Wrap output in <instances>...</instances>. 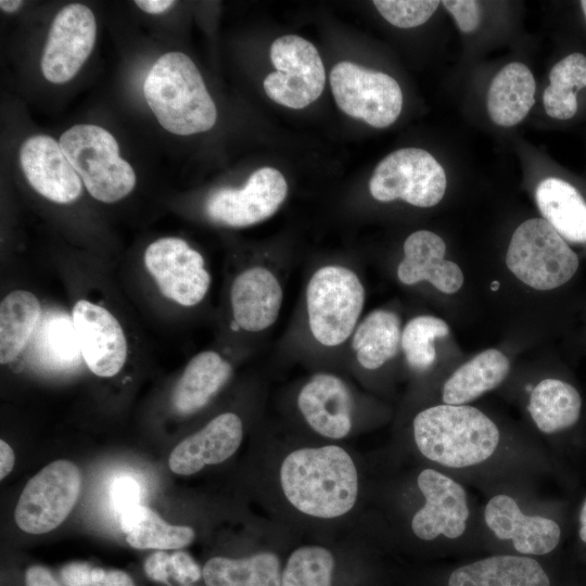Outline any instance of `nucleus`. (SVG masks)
Returning <instances> with one entry per match:
<instances>
[{
  "label": "nucleus",
  "mask_w": 586,
  "mask_h": 586,
  "mask_svg": "<svg viewBox=\"0 0 586 586\" xmlns=\"http://www.w3.org/2000/svg\"><path fill=\"white\" fill-rule=\"evenodd\" d=\"M23 4H24V1H21V0H1L0 1L1 10L7 13H13L17 11Z\"/></svg>",
  "instance_id": "nucleus-47"
},
{
  "label": "nucleus",
  "mask_w": 586,
  "mask_h": 586,
  "mask_svg": "<svg viewBox=\"0 0 586 586\" xmlns=\"http://www.w3.org/2000/svg\"><path fill=\"white\" fill-rule=\"evenodd\" d=\"M41 319V306L29 291L9 293L0 304V362L13 361L25 348Z\"/></svg>",
  "instance_id": "nucleus-32"
},
{
  "label": "nucleus",
  "mask_w": 586,
  "mask_h": 586,
  "mask_svg": "<svg viewBox=\"0 0 586 586\" xmlns=\"http://www.w3.org/2000/svg\"><path fill=\"white\" fill-rule=\"evenodd\" d=\"M447 178L442 165L425 150L404 148L390 153L375 167L369 191L379 202L402 200L430 208L445 195Z\"/></svg>",
  "instance_id": "nucleus-8"
},
{
  "label": "nucleus",
  "mask_w": 586,
  "mask_h": 586,
  "mask_svg": "<svg viewBox=\"0 0 586 586\" xmlns=\"http://www.w3.org/2000/svg\"><path fill=\"white\" fill-rule=\"evenodd\" d=\"M578 268L576 252L542 217L517 226L498 263L470 265L479 303L500 318L515 345L538 340L540 301L569 283Z\"/></svg>",
  "instance_id": "nucleus-1"
},
{
  "label": "nucleus",
  "mask_w": 586,
  "mask_h": 586,
  "mask_svg": "<svg viewBox=\"0 0 586 586\" xmlns=\"http://www.w3.org/2000/svg\"><path fill=\"white\" fill-rule=\"evenodd\" d=\"M395 276L404 286H425L448 319L479 303L470 265L454 258L445 240L432 230H416L405 239Z\"/></svg>",
  "instance_id": "nucleus-5"
},
{
  "label": "nucleus",
  "mask_w": 586,
  "mask_h": 586,
  "mask_svg": "<svg viewBox=\"0 0 586 586\" xmlns=\"http://www.w3.org/2000/svg\"><path fill=\"white\" fill-rule=\"evenodd\" d=\"M97 37V22L85 4L62 8L50 27L41 58L47 80L64 84L71 80L90 55Z\"/></svg>",
  "instance_id": "nucleus-15"
},
{
  "label": "nucleus",
  "mask_w": 586,
  "mask_h": 586,
  "mask_svg": "<svg viewBox=\"0 0 586 586\" xmlns=\"http://www.w3.org/2000/svg\"><path fill=\"white\" fill-rule=\"evenodd\" d=\"M440 1L433 0H374L379 13L392 25L412 28L424 24L436 11Z\"/></svg>",
  "instance_id": "nucleus-36"
},
{
  "label": "nucleus",
  "mask_w": 586,
  "mask_h": 586,
  "mask_svg": "<svg viewBox=\"0 0 586 586\" xmlns=\"http://www.w3.org/2000/svg\"><path fill=\"white\" fill-rule=\"evenodd\" d=\"M20 162L29 184L43 198L68 204L81 193V179L52 137L36 135L20 150Z\"/></svg>",
  "instance_id": "nucleus-18"
},
{
  "label": "nucleus",
  "mask_w": 586,
  "mask_h": 586,
  "mask_svg": "<svg viewBox=\"0 0 586 586\" xmlns=\"http://www.w3.org/2000/svg\"><path fill=\"white\" fill-rule=\"evenodd\" d=\"M144 264L161 293L182 306H194L206 295L211 276L203 256L180 238H161L144 252Z\"/></svg>",
  "instance_id": "nucleus-13"
},
{
  "label": "nucleus",
  "mask_w": 586,
  "mask_h": 586,
  "mask_svg": "<svg viewBox=\"0 0 586 586\" xmlns=\"http://www.w3.org/2000/svg\"><path fill=\"white\" fill-rule=\"evenodd\" d=\"M146 576L157 583H169L171 578L170 555L158 550L150 555L143 564Z\"/></svg>",
  "instance_id": "nucleus-40"
},
{
  "label": "nucleus",
  "mask_w": 586,
  "mask_h": 586,
  "mask_svg": "<svg viewBox=\"0 0 586 586\" xmlns=\"http://www.w3.org/2000/svg\"><path fill=\"white\" fill-rule=\"evenodd\" d=\"M72 319L89 370L103 378L118 373L127 358V341L115 316L102 306L79 300Z\"/></svg>",
  "instance_id": "nucleus-17"
},
{
  "label": "nucleus",
  "mask_w": 586,
  "mask_h": 586,
  "mask_svg": "<svg viewBox=\"0 0 586 586\" xmlns=\"http://www.w3.org/2000/svg\"><path fill=\"white\" fill-rule=\"evenodd\" d=\"M534 199L542 218L568 243L586 244V200L574 186L560 178H545Z\"/></svg>",
  "instance_id": "nucleus-26"
},
{
  "label": "nucleus",
  "mask_w": 586,
  "mask_h": 586,
  "mask_svg": "<svg viewBox=\"0 0 586 586\" xmlns=\"http://www.w3.org/2000/svg\"><path fill=\"white\" fill-rule=\"evenodd\" d=\"M14 453L10 445L0 441V479L3 480L13 469Z\"/></svg>",
  "instance_id": "nucleus-45"
},
{
  "label": "nucleus",
  "mask_w": 586,
  "mask_h": 586,
  "mask_svg": "<svg viewBox=\"0 0 586 586\" xmlns=\"http://www.w3.org/2000/svg\"><path fill=\"white\" fill-rule=\"evenodd\" d=\"M279 481L289 504L317 519H336L348 513L359 494L353 458L333 444L289 453L281 462Z\"/></svg>",
  "instance_id": "nucleus-3"
},
{
  "label": "nucleus",
  "mask_w": 586,
  "mask_h": 586,
  "mask_svg": "<svg viewBox=\"0 0 586 586\" xmlns=\"http://www.w3.org/2000/svg\"><path fill=\"white\" fill-rule=\"evenodd\" d=\"M81 488V474L68 460L46 466L25 485L14 511L17 526L29 534L56 528L74 508Z\"/></svg>",
  "instance_id": "nucleus-10"
},
{
  "label": "nucleus",
  "mask_w": 586,
  "mask_h": 586,
  "mask_svg": "<svg viewBox=\"0 0 586 586\" xmlns=\"http://www.w3.org/2000/svg\"><path fill=\"white\" fill-rule=\"evenodd\" d=\"M513 358L501 347L484 348L460 360L445 375L440 387L444 405H471L502 386L511 377Z\"/></svg>",
  "instance_id": "nucleus-19"
},
{
  "label": "nucleus",
  "mask_w": 586,
  "mask_h": 586,
  "mask_svg": "<svg viewBox=\"0 0 586 586\" xmlns=\"http://www.w3.org/2000/svg\"><path fill=\"white\" fill-rule=\"evenodd\" d=\"M543 93L546 113L556 119L572 118L578 107L576 93L586 87V56L572 53L556 63Z\"/></svg>",
  "instance_id": "nucleus-34"
},
{
  "label": "nucleus",
  "mask_w": 586,
  "mask_h": 586,
  "mask_svg": "<svg viewBox=\"0 0 586 586\" xmlns=\"http://www.w3.org/2000/svg\"><path fill=\"white\" fill-rule=\"evenodd\" d=\"M448 586H550V579L532 557L496 555L457 568Z\"/></svg>",
  "instance_id": "nucleus-25"
},
{
  "label": "nucleus",
  "mask_w": 586,
  "mask_h": 586,
  "mask_svg": "<svg viewBox=\"0 0 586 586\" xmlns=\"http://www.w3.org/2000/svg\"><path fill=\"white\" fill-rule=\"evenodd\" d=\"M536 84L530 68L520 62L504 66L487 92V112L498 126L511 127L528 114L535 102Z\"/></svg>",
  "instance_id": "nucleus-28"
},
{
  "label": "nucleus",
  "mask_w": 586,
  "mask_h": 586,
  "mask_svg": "<svg viewBox=\"0 0 586 586\" xmlns=\"http://www.w3.org/2000/svg\"><path fill=\"white\" fill-rule=\"evenodd\" d=\"M444 8L453 15L457 26L462 33L474 31L481 22V8L473 0H445Z\"/></svg>",
  "instance_id": "nucleus-38"
},
{
  "label": "nucleus",
  "mask_w": 586,
  "mask_h": 586,
  "mask_svg": "<svg viewBox=\"0 0 586 586\" xmlns=\"http://www.w3.org/2000/svg\"><path fill=\"white\" fill-rule=\"evenodd\" d=\"M297 407L307 424L319 435L341 440L353 424V398L346 383L329 372L314 374L297 395Z\"/></svg>",
  "instance_id": "nucleus-20"
},
{
  "label": "nucleus",
  "mask_w": 586,
  "mask_h": 586,
  "mask_svg": "<svg viewBox=\"0 0 586 586\" xmlns=\"http://www.w3.org/2000/svg\"><path fill=\"white\" fill-rule=\"evenodd\" d=\"M189 586H192V585H189Z\"/></svg>",
  "instance_id": "nucleus-49"
},
{
  "label": "nucleus",
  "mask_w": 586,
  "mask_h": 586,
  "mask_svg": "<svg viewBox=\"0 0 586 586\" xmlns=\"http://www.w3.org/2000/svg\"><path fill=\"white\" fill-rule=\"evenodd\" d=\"M25 586H61L52 572L43 565H31L25 572Z\"/></svg>",
  "instance_id": "nucleus-42"
},
{
  "label": "nucleus",
  "mask_w": 586,
  "mask_h": 586,
  "mask_svg": "<svg viewBox=\"0 0 586 586\" xmlns=\"http://www.w3.org/2000/svg\"><path fill=\"white\" fill-rule=\"evenodd\" d=\"M365 300V286L354 270L341 265L318 268L305 292L313 337L327 347L346 342L360 321Z\"/></svg>",
  "instance_id": "nucleus-6"
},
{
  "label": "nucleus",
  "mask_w": 586,
  "mask_h": 586,
  "mask_svg": "<svg viewBox=\"0 0 586 586\" xmlns=\"http://www.w3.org/2000/svg\"><path fill=\"white\" fill-rule=\"evenodd\" d=\"M524 411L533 428L544 435H553L573 428L582 412V397L569 382L543 377L525 383Z\"/></svg>",
  "instance_id": "nucleus-24"
},
{
  "label": "nucleus",
  "mask_w": 586,
  "mask_h": 586,
  "mask_svg": "<svg viewBox=\"0 0 586 586\" xmlns=\"http://www.w3.org/2000/svg\"><path fill=\"white\" fill-rule=\"evenodd\" d=\"M400 355L406 366L419 374L438 366L451 369L462 357L449 321L434 314H419L404 323Z\"/></svg>",
  "instance_id": "nucleus-21"
},
{
  "label": "nucleus",
  "mask_w": 586,
  "mask_h": 586,
  "mask_svg": "<svg viewBox=\"0 0 586 586\" xmlns=\"http://www.w3.org/2000/svg\"><path fill=\"white\" fill-rule=\"evenodd\" d=\"M92 565L86 562H71L61 569V578L65 586H91Z\"/></svg>",
  "instance_id": "nucleus-41"
},
{
  "label": "nucleus",
  "mask_w": 586,
  "mask_h": 586,
  "mask_svg": "<svg viewBox=\"0 0 586 586\" xmlns=\"http://www.w3.org/2000/svg\"><path fill=\"white\" fill-rule=\"evenodd\" d=\"M483 522L497 539L508 542L521 556H544L553 551L561 539V527L552 519L525 513L517 499L507 493L488 498Z\"/></svg>",
  "instance_id": "nucleus-16"
},
{
  "label": "nucleus",
  "mask_w": 586,
  "mask_h": 586,
  "mask_svg": "<svg viewBox=\"0 0 586 586\" xmlns=\"http://www.w3.org/2000/svg\"><path fill=\"white\" fill-rule=\"evenodd\" d=\"M59 143L95 200L114 203L133 190L135 170L119 156L118 143L106 129L97 125H75L61 135Z\"/></svg>",
  "instance_id": "nucleus-7"
},
{
  "label": "nucleus",
  "mask_w": 586,
  "mask_h": 586,
  "mask_svg": "<svg viewBox=\"0 0 586 586\" xmlns=\"http://www.w3.org/2000/svg\"><path fill=\"white\" fill-rule=\"evenodd\" d=\"M31 353L43 368L55 371L73 369L81 356L73 319L52 310L41 316L33 334Z\"/></svg>",
  "instance_id": "nucleus-30"
},
{
  "label": "nucleus",
  "mask_w": 586,
  "mask_h": 586,
  "mask_svg": "<svg viewBox=\"0 0 586 586\" xmlns=\"http://www.w3.org/2000/svg\"><path fill=\"white\" fill-rule=\"evenodd\" d=\"M337 106L347 115L375 128L392 125L403 107V92L390 75L343 61L330 72Z\"/></svg>",
  "instance_id": "nucleus-9"
},
{
  "label": "nucleus",
  "mask_w": 586,
  "mask_h": 586,
  "mask_svg": "<svg viewBox=\"0 0 586 586\" xmlns=\"http://www.w3.org/2000/svg\"><path fill=\"white\" fill-rule=\"evenodd\" d=\"M334 558L322 546L296 548L289 556L281 574V586H332Z\"/></svg>",
  "instance_id": "nucleus-35"
},
{
  "label": "nucleus",
  "mask_w": 586,
  "mask_h": 586,
  "mask_svg": "<svg viewBox=\"0 0 586 586\" xmlns=\"http://www.w3.org/2000/svg\"><path fill=\"white\" fill-rule=\"evenodd\" d=\"M206 586H281V564L273 552L244 558L213 557L202 570Z\"/></svg>",
  "instance_id": "nucleus-31"
},
{
  "label": "nucleus",
  "mask_w": 586,
  "mask_h": 586,
  "mask_svg": "<svg viewBox=\"0 0 586 586\" xmlns=\"http://www.w3.org/2000/svg\"><path fill=\"white\" fill-rule=\"evenodd\" d=\"M145 101L167 131L189 136L214 127L216 105L201 73L181 52L161 55L143 82Z\"/></svg>",
  "instance_id": "nucleus-4"
},
{
  "label": "nucleus",
  "mask_w": 586,
  "mask_h": 586,
  "mask_svg": "<svg viewBox=\"0 0 586 586\" xmlns=\"http://www.w3.org/2000/svg\"><path fill=\"white\" fill-rule=\"evenodd\" d=\"M270 59L276 72L265 78L264 89L272 101L297 110L320 97L326 72L311 42L296 35L282 36L272 42Z\"/></svg>",
  "instance_id": "nucleus-11"
},
{
  "label": "nucleus",
  "mask_w": 586,
  "mask_h": 586,
  "mask_svg": "<svg viewBox=\"0 0 586 586\" xmlns=\"http://www.w3.org/2000/svg\"><path fill=\"white\" fill-rule=\"evenodd\" d=\"M288 183L276 168L255 170L241 189L220 188L207 199L205 211L215 222L249 227L272 216L285 200Z\"/></svg>",
  "instance_id": "nucleus-14"
},
{
  "label": "nucleus",
  "mask_w": 586,
  "mask_h": 586,
  "mask_svg": "<svg viewBox=\"0 0 586 586\" xmlns=\"http://www.w3.org/2000/svg\"><path fill=\"white\" fill-rule=\"evenodd\" d=\"M231 373V365L218 353H199L189 361L175 387L173 403L176 410L190 415L202 409L228 382Z\"/></svg>",
  "instance_id": "nucleus-29"
},
{
  "label": "nucleus",
  "mask_w": 586,
  "mask_h": 586,
  "mask_svg": "<svg viewBox=\"0 0 586 586\" xmlns=\"http://www.w3.org/2000/svg\"><path fill=\"white\" fill-rule=\"evenodd\" d=\"M579 527L578 536L583 543L586 544V499L584 500L579 511Z\"/></svg>",
  "instance_id": "nucleus-46"
},
{
  "label": "nucleus",
  "mask_w": 586,
  "mask_h": 586,
  "mask_svg": "<svg viewBox=\"0 0 586 586\" xmlns=\"http://www.w3.org/2000/svg\"><path fill=\"white\" fill-rule=\"evenodd\" d=\"M411 429L419 454L448 470L484 467L506 442L502 424L473 405H430L415 415Z\"/></svg>",
  "instance_id": "nucleus-2"
},
{
  "label": "nucleus",
  "mask_w": 586,
  "mask_h": 586,
  "mask_svg": "<svg viewBox=\"0 0 586 586\" xmlns=\"http://www.w3.org/2000/svg\"><path fill=\"white\" fill-rule=\"evenodd\" d=\"M242 438L240 417L233 412L220 413L174 448L169 468L176 474L190 475L205 466L224 462L238 450Z\"/></svg>",
  "instance_id": "nucleus-22"
},
{
  "label": "nucleus",
  "mask_w": 586,
  "mask_h": 586,
  "mask_svg": "<svg viewBox=\"0 0 586 586\" xmlns=\"http://www.w3.org/2000/svg\"><path fill=\"white\" fill-rule=\"evenodd\" d=\"M111 499L118 515L140 505L139 483L129 475L116 477L111 486Z\"/></svg>",
  "instance_id": "nucleus-37"
},
{
  "label": "nucleus",
  "mask_w": 586,
  "mask_h": 586,
  "mask_svg": "<svg viewBox=\"0 0 586 586\" xmlns=\"http://www.w3.org/2000/svg\"><path fill=\"white\" fill-rule=\"evenodd\" d=\"M283 290L267 267L254 266L240 272L230 289V304L237 326L247 332H260L279 317Z\"/></svg>",
  "instance_id": "nucleus-23"
},
{
  "label": "nucleus",
  "mask_w": 586,
  "mask_h": 586,
  "mask_svg": "<svg viewBox=\"0 0 586 586\" xmlns=\"http://www.w3.org/2000/svg\"><path fill=\"white\" fill-rule=\"evenodd\" d=\"M119 518L126 542L136 549H179L190 545L195 537L191 527L168 524L155 511L141 504Z\"/></svg>",
  "instance_id": "nucleus-33"
},
{
  "label": "nucleus",
  "mask_w": 586,
  "mask_h": 586,
  "mask_svg": "<svg viewBox=\"0 0 586 586\" xmlns=\"http://www.w3.org/2000/svg\"><path fill=\"white\" fill-rule=\"evenodd\" d=\"M403 326L399 314L390 308H377L365 316L351 336L360 367L375 371L400 355Z\"/></svg>",
  "instance_id": "nucleus-27"
},
{
  "label": "nucleus",
  "mask_w": 586,
  "mask_h": 586,
  "mask_svg": "<svg viewBox=\"0 0 586 586\" xmlns=\"http://www.w3.org/2000/svg\"><path fill=\"white\" fill-rule=\"evenodd\" d=\"M171 578L177 583L189 586L203 576L202 570L195 560L184 551L170 555Z\"/></svg>",
  "instance_id": "nucleus-39"
},
{
  "label": "nucleus",
  "mask_w": 586,
  "mask_h": 586,
  "mask_svg": "<svg viewBox=\"0 0 586 586\" xmlns=\"http://www.w3.org/2000/svg\"><path fill=\"white\" fill-rule=\"evenodd\" d=\"M98 586H135L130 575L117 569H105V573Z\"/></svg>",
  "instance_id": "nucleus-43"
},
{
  "label": "nucleus",
  "mask_w": 586,
  "mask_h": 586,
  "mask_svg": "<svg viewBox=\"0 0 586 586\" xmlns=\"http://www.w3.org/2000/svg\"><path fill=\"white\" fill-rule=\"evenodd\" d=\"M422 506L410 520L411 533L422 542L464 536L471 521V505L464 486L435 468H424L417 476Z\"/></svg>",
  "instance_id": "nucleus-12"
},
{
  "label": "nucleus",
  "mask_w": 586,
  "mask_h": 586,
  "mask_svg": "<svg viewBox=\"0 0 586 586\" xmlns=\"http://www.w3.org/2000/svg\"><path fill=\"white\" fill-rule=\"evenodd\" d=\"M581 7H582V10H583L584 15L586 17V0L581 1Z\"/></svg>",
  "instance_id": "nucleus-48"
},
{
  "label": "nucleus",
  "mask_w": 586,
  "mask_h": 586,
  "mask_svg": "<svg viewBox=\"0 0 586 586\" xmlns=\"http://www.w3.org/2000/svg\"><path fill=\"white\" fill-rule=\"evenodd\" d=\"M135 4L149 14H162L169 10L175 1L173 0H136Z\"/></svg>",
  "instance_id": "nucleus-44"
}]
</instances>
